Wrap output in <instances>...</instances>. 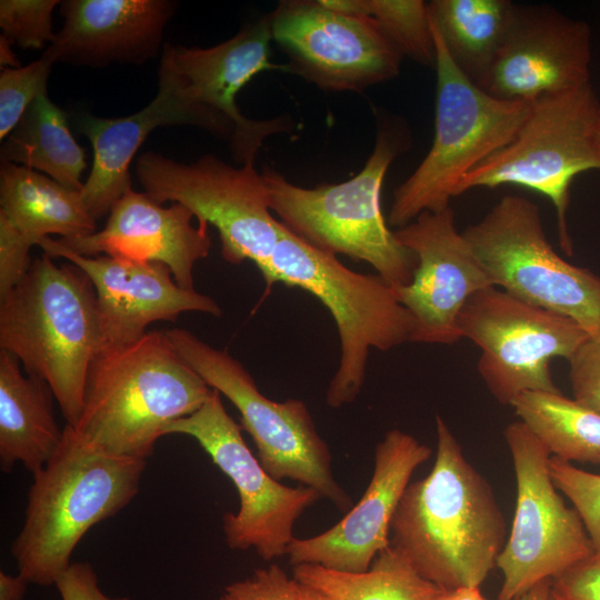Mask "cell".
I'll use <instances>...</instances> for the list:
<instances>
[{
	"label": "cell",
	"instance_id": "5",
	"mask_svg": "<svg viewBox=\"0 0 600 600\" xmlns=\"http://www.w3.org/2000/svg\"><path fill=\"white\" fill-rule=\"evenodd\" d=\"M409 131L399 120L380 121L374 148L351 179L302 188L278 171L262 174L271 211L312 248L371 264L392 287L407 286L418 264L416 254L397 238L382 213L381 189L394 161L409 147Z\"/></svg>",
	"mask_w": 600,
	"mask_h": 600
},
{
	"label": "cell",
	"instance_id": "3",
	"mask_svg": "<svg viewBox=\"0 0 600 600\" xmlns=\"http://www.w3.org/2000/svg\"><path fill=\"white\" fill-rule=\"evenodd\" d=\"M147 460L104 452L66 424L60 446L32 474L21 530L11 553L29 583L54 584L97 523L138 494Z\"/></svg>",
	"mask_w": 600,
	"mask_h": 600
},
{
	"label": "cell",
	"instance_id": "4",
	"mask_svg": "<svg viewBox=\"0 0 600 600\" xmlns=\"http://www.w3.org/2000/svg\"><path fill=\"white\" fill-rule=\"evenodd\" d=\"M69 262V261H68ZM0 348L24 372L43 379L73 427L81 414L90 366L103 348L97 294L73 263L43 253L0 298Z\"/></svg>",
	"mask_w": 600,
	"mask_h": 600
},
{
	"label": "cell",
	"instance_id": "14",
	"mask_svg": "<svg viewBox=\"0 0 600 600\" xmlns=\"http://www.w3.org/2000/svg\"><path fill=\"white\" fill-rule=\"evenodd\" d=\"M517 482L508 539L496 567L502 573L499 600H514L544 579H553L594 553L574 508L564 503L552 481L551 453L520 420L503 432Z\"/></svg>",
	"mask_w": 600,
	"mask_h": 600
},
{
	"label": "cell",
	"instance_id": "37",
	"mask_svg": "<svg viewBox=\"0 0 600 600\" xmlns=\"http://www.w3.org/2000/svg\"><path fill=\"white\" fill-rule=\"evenodd\" d=\"M32 244L0 214V298L6 296L26 274Z\"/></svg>",
	"mask_w": 600,
	"mask_h": 600
},
{
	"label": "cell",
	"instance_id": "18",
	"mask_svg": "<svg viewBox=\"0 0 600 600\" xmlns=\"http://www.w3.org/2000/svg\"><path fill=\"white\" fill-rule=\"evenodd\" d=\"M591 30L551 7L517 6L491 66L477 82L507 101L532 103L590 82Z\"/></svg>",
	"mask_w": 600,
	"mask_h": 600
},
{
	"label": "cell",
	"instance_id": "11",
	"mask_svg": "<svg viewBox=\"0 0 600 600\" xmlns=\"http://www.w3.org/2000/svg\"><path fill=\"white\" fill-rule=\"evenodd\" d=\"M254 164L231 166L211 153L186 163L148 151L138 158L136 172L156 202H179L214 227L227 262L250 260L260 269L286 227L272 216L266 179Z\"/></svg>",
	"mask_w": 600,
	"mask_h": 600
},
{
	"label": "cell",
	"instance_id": "23",
	"mask_svg": "<svg viewBox=\"0 0 600 600\" xmlns=\"http://www.w3.org/2000/svg\"><path fill=\"white\" fill-rule=\"evenodd\" d=\"M172 124L198 127V121L191 108L162 77H159L156 97L136 113L122 118L80 114L78 128L93 149L92 168L80 193L94 220L110 212L131 189L129 167L147 137L159 127Z\"/></svg>",
	"mask_w": 600,
	"mask_h": 600
},
{
	"label": "cell",
	"instance_id": "25",
	"mask_svg": "<svg viewBox=\"0 0 600 600\" xmlns=\"http://www.w3.org/2000/svg\"><path fill=\"white\" fill-rule=\"evenodd\" d=\"M0 214L32 246L50 234L78 238L97 231L80 191L10 162L0 167Z\"/></svg>",
	"mask_w": 600,
	"mask_h": 600
},
{
	"label": "cell",
	"instance_id": "45",
	"mask_svg": "<svg viewBox=\"0 0 600 600\" xmlns=\"http://www.w3.org/2000/svg\"><path fill=\"white\" fill-rule=\"evenodd\" d=\"M549 600H556V599H553V598L550 596V599H549Z\"/></svg>",
	"mask_w": 600,
	"mask_h": 600
},
{
	"label": "cell",
	"instance_id": "43",
	"mask_svg": "<svg viewBox=\"0 0 600 600\" xmlns=\"http://www.w3.org/2000/svg\"><path fill=\"white\" fill-rule=\"evenodd\" d=\"M300 584L299 600H334L328 594L311 587Z\"/></svg>",
	"mask_w": 600,
	"mask_h": 600
},
{
	"label": "cell",
	"instance_id": "39",
	"mask_svg": "<svg viewBox=\"0 0 600 600\" xmlns=\"http://www.w3.org/2000/svg\"><path fill=\"white\" fill-rule=\"evenodd\" d=\"M29 581L21 574L0 572V600H23Z\"/></svg>",
	"mask_w": 600,
	"mask_h": 600
},
{
	"label": "cell",
	"instance_id": "12",
	"mask_svg": "<svg viewBox=\"0 0 600 600\" xmlns=\"http://www.w3.org/2000/svg\"><path fill=\"white\" fill-rule=\"evenodd\" d=\"M271 13L209 48L166 44L159 77L166 78L196 114L198 128L229 143L239 164L254 162L264 141L291 132L289 117L252 119L237 104L239 91L258 73L287 70L271 61Z\"/></svg>",
	"mask_w": 600,
	"mask_h": 600
},
{
	"label": "cell",
	"instance_id": "8",
	"mask_svg": "<svg viewBox=\"0 0 600 600\" xmlns=\"http://www.w3.org/2000/svg\"><path fill=\"white\" fill-rule=\"evenodd\" d=\"M600 100L591 82L533 101L513 139L471 170L457 196L514 184L546 196L556 208L562 249L571 253L567 214L573 179L600 169Z\"/></svg>",
	"mask_w": 600,
	"mask_h": 600
},
{
	"label": "cell",
	"instance_id": "7",
	"mask_svg": "<svg viewBox=\"0 0 600 600\" xmlns=\"http://www.w3.org/2000/svg\"><path fill=\"white\" fill-rule=\"evenodd\" d=\"M430 22L437 72L434 136L426 157L393 192L388 222L398 229L423 212L450 207L461 180L513 139L531 104L482 90L454 63L431 14Z\"/></svg>",
	"mask_w": 600,
	"mask_h": 600
},
{
	"label": "cell",
	"instance_id": "19",
	"mask_svg": "<svg viewBox=\"0 0 600 600\" xmlns=\"http://www.w3.org/2000/svg\"><path fill=\"white\" fill-rule=\"evenodd\" d=\"M431 449L408 432L389 430L377 444L371 480L346 517L327 531L293 539L288 548L292 566L311 563L342 572L367 571L390 546L391 522L414 470Z\"/></svg>",
	"mask_w": 600,
	"mask_h": 600
},
{
	"label": "cell",
	"instance_id": "36",
	"mask_svg": "<svg viewBox=\"0 0 600 600\" xmlns=\"http://www.w3.org/2000/svg\"><path fill=\"white\" fill-rule=\"evenodd\" d=\"M550 596L556 600H600V552L554 577Z\"/></svg>",
	"mask_w": 600,
	"mask_h": 600
},
{
	"label": "cell",
	"instance_id": "32",
	"mask_svg": "<svg viewBox=\"0 0 600 600\" xmlns=\"http://www.w3.org/2000/svg\"><path fill=\"white\" fill-rule=\"evenodd\" d=\"M57 0H1L0 27L2 36L22 49H42L51 44L52 12Z\"/></svg>",
	"mask_w": 600,
	"mask_h": 600
},
{
	"label": "cell",
	"instance_id": "27",
	"mask_svg": "<svg viewBox=\"0 0 600 600\" xmlns=\"http://www.w3.org/2000/svg\"><path fill=\"white\" fill-rule=\"evenodd\" d=\"M428 4L452 60L477 83L501 47L517 4L509 0H432Z\"/></svg>",
	"mask_w": 600,
	"mask_h": 600
},
{
	"label": "cell",
	"instance_id": "9",
	"mask_svg": "<svg viewBox=\"0 0 600 600\" xmlns=\"http://www.w3.org/2000/svg\"><path fill=\"white\" fill-rule=\"evenodd\" d=\"M164 332L179 356L238 409L241 428L252 438L258 459L272 478H288L310 487L341 511L351 507L349 494L333 477L328 444L303 401L270 400L229 352L213 348L186 329Z\"/></svg>",
	"mask_w": 600,
	"mask_h": 600
},
{
	"label": "cell",
	"instance_id": "22",
	"mask_svg": "<svg viewBox=\"0 0 600 600\" xmlns=\"http://www.w3.org/2000/svg\"><path fill=\"white\" fill-rule=\"evenodd\" d=\"M176 2L167 0H67L61 30L44 52L53 62L106 67L153 58Z\"/></svg>",
	"mask_w": 600,
	"mask_h": 600
},
{
	"label": "cell",
	"instance_id": "24",
	"mask_svg": "<svg viewBox=\"0 0 600 600\" xmlns=\"http://www.w3.org/2000/svg\"><path fill=\"white\" fill-rule=\"evenodd\" d=\"M53 392L41 378L22 373L20 361L0 350V468L21 463L32 474L42 469L61 443Z\"/></svg>",
	"mask_w": 600,
	"mask_h": 600
},
{
	"label": "cell",
	"instance_id": "6",
	"mask_svg": "<svg viewBox=\"0 0 600 600\" xmlns=\"http://www.w3.org/2000/svg\"><path fill=\"white\" fill-rule=\"evenodd\" d=\"M259 271L268 284L301 288L331 312L340 339V359L326 392L330 408L357 399L371 348L386 351L411 342L413 318L389 282L379 274L350 270L336 256L312 248L287 228Z\"/></svg>",
	"mask_w": 600,
	"mask_h": 600
},
{
	"label": "cell",
	"instance_id": "15",
	"mask_svg": "<svg viewBox=\"0 0 600 600\" xmlns=\"http://www.w3.org/2000/svg\"><path fill=\"white\" fill-rule=\"evenodd\" d=\"M166 434L193 438L237 488L240 508L224 513L223 533L234 550L253 549L266 561L286 556L299 517L320 497L312 488H292L272 478L241 434V427L227 412L220 393L193 413L171 422Z\"/></svg>",
	"mask_w": 600,
	"mask_h": 600
},
{
	"label": "cell",
	"instance_id": "44",
	"mask_svg": "<svg viewBox=\"0 0 600 600\" xmlns=\"http://www.w3.org/2000/svg\"><path fill=\"white\" fill-rule=\"evenodd\" d=\"M597 141H598V146H599V149H600V116H599V120H598V124H597Z\"/></svg>",
	"mask_w": 600,
	"mask_h": 600
},
{
	"label": "cell",
	"instance_id": "35",
	"mask_svg": "<svg viewBox=\"0 0 600 600\" xmlns=\"http://www.w3.org/2000/svg\"><path fill=\"white\" fill-rule=\"evenodd\" d=\"M568 362L573 399L600 413V330L589 334Z\"/></svg>",
	"mask_w": 600,
	"mask_h": 600
},
{
	"label": "cell",
	"instance_id": "2",
	"mask_svg": "<svg viewBox=\"0 0 600 600\" xmlns=\"http://www.w3.org/2000/svg\"><path fill=\"white\" fill-rule=\"evenodd\" d=\"M212 391L164 331H147L134 342L97 354L72 428L104 452L147 460L164 429L201 408Z\"/></svg>",
	"mask_w": 600,
	"mask_h": 600
},
{
	"label": "cell",
	"instance_id": "1",
	"mask_svg": "<svg viewBox=\"0 0 600 600\" xmlns=\"http://www.w3.org/2000/svg\"><path fill=\"white\" fill-rule=\"evenodd\" d=\"M436 430L434 464L403 492L390 546L443 591L480 588L504 547V517L490 483L440 416Z\"/></svg>",
	"mask_w": 600,
	"mask_h": 600
},
{
	"label": "cell",
	"instance_id": "31",
	"mask_svg": "<svg viewBox=\"0 0 600 600\" xmlns=\"http://www.w3.org/2000/svg\"><path fill=\"white\" fill-rule=\"evenodd\" d=\"M53 60L42 56L26 67L2 69L0 73V140L17 127L33 100L47 90Z\"/></svg>",
	"mask_w": 600,
	"mask_h": 600
},
{
	"label": "cell",
	"instance_id": "28",
	"mask_svg": "<svg viewBox=\"0 0 600 600\" xmlns=\"http://www.w3.org/2000/svg\"><path fill=\"white\" fill-rule=\"evenodd\" d=\"M293 578L334 600H431L441 590L421 577L392 546L364 572H342L319 564L293 566Z\"/></svg>",
	"mask_w": 600,
	"mask_h": 600
},
{
	"label": "cell",
	"instance_id": "26",
	"mask_svg": "<svg viewBox=\"0 0 600 600\" xmlns=\"http://www.w3.org/2000/svg\"><path fill=\"white\" fill-rule=\"evenodd\" d=\"M1 162L24 166L80 191L86 153L71 134L66 112L42 91L29 106L0 151Z\"/></svg>",
	"mask_w": 600,
	"mask_h": 600
},
{
	"label": "cell",
	"instance_id": "38",
	"mask_svg": "<svg viewBox=\"0 0 600 600\" xmlns=\"http://www.w3.org/2000/svg\"><path fill=\"white\" fill-rule=\"evenodd\" d=\"M62 600H131L110 598L99 588L94 569L88 562H71L54 582Z\"/></svg>",
	"mask_w": 600,
	"mask_h": 600
},
{
	"label": "cell",
	"instance_id": "21",
	"mask_svg": "<svg viewBox=\"0 0 600 600\" xmlns=\"http://www.w3.org/2000/svg\"><path fill=\"white\" fill-rule=\"evenodd\" d=\"M189 208L173 202L162 207L144 192L128 190L111 208L104 228L89 236L60 238L58 243L86 257L112 256L167 264L174 281L194 289L193 268L209 256V224Z\"/></svg>",
	"mask_w": 600,
	"mask_h": 600
},
{
	"label": "cell",
	"instance_id": "10",
	"mask_svg": "<svg viewBox=\"0 0 600 600\" xmlns=\"http://www.w3.org/2000/svg\"><path fill=\"white\" fill-rule=\"evenodd\" d=\"M461 233L494 287L574 320L589 334L600 330V277L554 251L534 202L503 196Z\"/></svg>",
	"mask_w": 600,
	"mask_h": 600
},
{
	"label": "cell",
	"instance_id": "20",
	"mask_svg": "<svg viewBox=\"0 0 600 600\" xmlns=\"http://www.w3.org/2000/svg\"><path fill=\"white\" fill-rule=\"evenodd\" d=\"M37 246L51 258L73 263L91 280L103 348L134 342L152 322L176 321L182 312L221 316V308L211 297L181 288L164 263L104 254L86 257L50 237L40 239Z\"/></svg>",
	"mask_w": 600,
	"mask_h": 600
},
{
	"label": "cell",
	"instance_id": "40",
	"mask_svg": "<svg viewBox=\"0 0 600 600\" xmlns=\"http://www.w3.org/2000/svg\"><path fill=\"white\" fill-rule=\"evenodd\" d=\"M431 600H488L480 591V588H460L456 590L441 591Z\"/></svg>",
	"mask_w": 600,
	"mask_h": 600
},
{
	"label": "cell",
	"instance_id": "42",
	"mask_svg": "<svg viewBox=\"0 0 600 600\" xmlns=\"http://www.w3.org/2000/svg\"><path fill=\"white\" fill-rule=\"evenodd\" d=\"M11 44L12 43L7 38L3 36L0 37V64L2 69L19 67V61L11 50Z\"/></svg>",
	"mask_w": 600,
	"mask_h": 600
},
{
	"label": "cell",
	"instance_id": "30",
	"mask_svg": "<svg viewBox=\"0 0 600 600\" xmlns=\"http://www.w3.org/2000/svg\"><path fill=\"white\" fill-rule=\"evenodd\" d=\"M339 11L371 18L403 58L433 66L436 46L429 4L422 0H323Z\"/></svg>",
	"mask_w": 600,
	"mask_h": 600
},
{
	"label": "cell",
	"instance_id": "29",
	"mask_svg": "<svg viewBox=\"0 0 600 600\" xmlns=\"http://www.w3.org/2000/svg\"><path fill=\"white\" fill-rule=\"evenodd\" d=\"M551 456L600 464V413L561 392H526L511 404Z\"/></svg>",
	"mask_w": 600,
	"mask_h": 600
},
{
	"label": "cell",
	"instance_id": "16",
	"mask_svg": "<svg viewBox=\"0 0 600 600\" xmlns=\"http://www.w3.org/2000/svg\"><path fill=\"white\" fill-rule=\"evenodd\" d=\"M271 13L272 41L287 71L326 91L362 92L396 78L402 54L377 23L323 0L281 1Z\"/></svg>",
	"mask_w": 600,
	"mask_h": 600
},
{
	"label": "cell",
	"instance_id": "34",
	"mask_svg": "<svg viewBox=\"0 0 600 600\" xmlns=\"http://www.w3.org/2000/svg\"><path fill=\"white\" fill-rule=\"evenodd\" d=\"M299 582L278 564H271L227 586L219 600H299Z\"/></svg>",
	"mask_w": 600,
	"mask_h": 600
},
{
	"label": "cell",
	"instance_id": "33",
	"mask_svg": "<svg viewBox=\"0 0 600 600\" xmlns=\"http://www.w3.org/2000/svg\"><path fill=\"white\" fill-rule=\"evenodd\" d=\"M549 470L558 490L579 513L594 551L600 552V474L553 456L549 460Z\"/></svg>",
	"mask_w": 600,
	"mask_h": 600
},
{
	"label": "cell",
	"instance_id": "41",
	"mask_svg": "<svg viewBox=\"0 0 600 600\" xmlns=\"http://www.w3.org/2000/svg\"><path fill=\"white\" fill-rule=\"evenodd\" d=\"M551 580L552 579H544L540 581L514 600H549L551 592Z\"/></svg>",
	"mask_w": 600,
	"mask_h": 600
},
{
	"label": "cell",
	"instance_id": "13",
	"mask_svg": "<svg viewBox=\"0 0 600 600\" xmlns=\"http://www.w3.org/2000/svg\"><path fill=\"white\" fill-rule=\"evenodd\" d=\"M458 329L481 350L478 372L501 404L526 392H561L550 362L568 361L589 333L574 320L527 303L498 287L471 296L461 308Z\"/></svg>",
	"mask_w": 600,
	"mask_h": 600
},
{
	"label": "cell",
	"instance_id": "17",
	"mask_svg": "<svg viewBox=\"0 0 600 600\" xmlns=\"http://www.w3.org/2000/svg\"><path fill=\"white\" fill-rule=\"evenodd\" d=\"M394 232L418 259L412 281L393 287L414 321L411 342L457 343L462 338L457 324L461 308L471 296L494 286L457 230L452 208L423 212Z\"/></svg>",
	"mask_w": 600,
	"mask_h": 600
}]
</instances>
